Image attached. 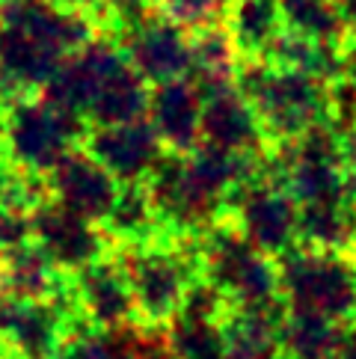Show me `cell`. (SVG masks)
Here are the masks:
<instances>
[{"label": "cell", "mask_w": 356, "mask_h": 359, "mask_svg": "<svg viewBox=\"0 0 356 359\" xmlns=\"http://www.w3.org/2000/svg\"><path fill=\"white\" fill-rule=\"evenodd\" d=\"M199 262L202 276L232 306L285 303L279 291V262L259 250L226 217L199 235Z\"/></svg>", "instance_id": "277c9868"}, {"label": "cell", "mask_w": 356, "mask_h": 359, "mask_svg": "<svg viewBox=\"0 0 356 359\" xmlns=\"http://www.w3.org/2000/svg\"><path fill=\"white\" fill-rule=\"evenodd\" d=\"M285 318V303L232 306V312L223 318L228 359H288L282 341Z\"/></svg>", "instance_id": "2e32d148"}, {"label": "cell", "mask_w": 356, "mask_h": 359, "mask_svg": "<svg viewBox=\"0 0 356 359\" xmlns=\"http://www.w3.org/2000/svg\"><path fill=\"white\" fill-rule=\"evenodd\" d=\"M202 110H205L202 89L190 78H178L151 86L146 119L158 131L167 151L190 155L202 143Z\"/></svg>", "instance_id": "9a60e30c"}, {"label": "cell", "mask_w": 356, "mask_h": 359, "mask_svg": "<svg viewBox=\"0 0 356 359\" xmlns=\"http://www.w3.org/2000/svg\"><path fill=\"white\" fill-rule=\"evenodd\" d=\"M350 255H353V259H356V243H353V252H350Z\"/></svg>", "instance_id": "60d3db41"}, {"label": "cell", "mask_w": 356, "mask_h": 359, "mask_svg": "<svg viewBox=\"0 0 356 359\" xmlns=\"http://www.w3.org/2000/svg\"><path fill=\"white\" fill-rule=\"evenodd\" d=\"M30 226H33V243H39L69 276L119 252L116 241L110 238L104 226L66 208L57 199L42 202L30 214Z\"/></svg>", "instance_id": "ba28073f"}, {"label": "cell", "mask_w": 356, "mask_h": 359, "mask_svg": "<svg viewBox=\"0 0 356 359\" xmlns=\"http://www.w3.org/2000/svg\"><path fill=\"white\" fill-rule=\"evenodd\" d=\"M341 151H345V170H348L353 196H356V131H350V134L341 137Z\"/></svg>", "instance_id": "4dcf8cb0"}, {"label": "cell", "mask_w": 356, "mask_h": 359, "mask_svg": "<svg viewBox=\"0 0 356 359\" xmlns=\"http://www.w3.org/2000/svg\"><path fill=\"white\" fill-rule=\"evenodd\" d=\"M116 255L131 279L139 324L146 327H167L202 276L199 238L167 232L149 243L122 247Z\"/></svg>", "instance_id": "3957f363"}, {"label": "cell", "mask_w": 356, "mask_h": 359, "mask_svg": "<svg viewBox=\"0 0 356 359\" xmlns=\"http://www.w3.org/2000/svg\"><path fill=\"white\" fill-rule=\"evenodd\" d=\"M89 125L39 95L9 101L4 149L15 170L48 175L71 149L83 146Z\"/></svg>", "instance_id": "8992f818"}, {"label": "cell", "mask_w": 356, "mask_h": 359, "mask_svg": "<svg viewBox=\"0 0 356 359\" xmlns=\"http://www.w3.org/2000/svg\"><path fill=\"white\" fill-rule=\"evenodd\" d=\"M226 220H232L259 250L273 259L300 247V205L264 170L228 199Z\"/></svg>", "instance_id": "52a82bcc"}, {"label": "cell", "mask_w": 356, "mask_h": 359, "mask_svg": "<svg viewBox=\"0 0 356 359\" xmlns=\"http://www.w3.org/2000/svg\"><path fill=\"white\" fill-rule=\"evenodd\" d=\"M12 175H15V163L9 161L4 143H0V205L6 202V194H9V184H12Z\"/></svg>", "instance_id": "d6a6232c"}, {"label": "cell", "mask_w": 356, "mask_h": 359, "mask_svg": "<svg viewBox=\"0 0 356 359\" xmlns=\"http://www.w3.org/2000/svg\"><path fill=\"white\" fill-rule=\"evenodd\" d=\"M0 285L6 297L18 300H62L71 294L69 273L33 241L0 262Z\"/></svg>", "instance_id": "e0dca14e"}, {"label": "cell", "mask_w": 356, "mask_h": 359, "mask_svg": "<svg viewBox=\"0 0 356 359\" xmlns=\"http://www.w3.org/2000/svg\"><path fill=\"white\" fill-rule=\"evenodd\" d=\"M327 122L345 137L356 131V83L348 78H338L329 83L327 93Z\"/></svg>", "instance_id": "484cf974"}, {"label": "cell", "mask_w": 356, "mask_h": 359, "mask_svg": "<svg viewBox=\"0 0 356 359\" xmlns=\"http://www.w3.org/2000/svg\"><path fill=\"white\" fill-rule=\"evenodd\" d=\"M0 359H9V353H6V348H4V344H0Z\"/></svg>", "instance_id": "74e56055"}, {"label": "cell", "mask_w": 356, "mask_h": 359, "mask_svg": "<svg viewBox=\"0 0 356 359\" xmlns=\"http://www.w3.org/2000/svg\"><path fill=\"white\" fill-rule=\"evenodd\" d=\"M348 324L309 312H288L282 327L288 359H338Z\"/></svg>", "instance_id": "7402d4cb"}, {"label": "cell", "mask_w": 356, "mask_h": 359, "mask_svg": "<svg viewBox=\"0 0 356 359\" xmlns=\"http://www.w3.org/2000/svg\"><path fill=\"white\" fill-rule=\"evenodd\" d=\"M98 18L54 0H6L0 12V95H39L71 54L98 36Z\"/></svg>", "instance_id": "6da1fadb"}, {"label": "cell", "mask_w": 356, "mask_h": 359, "mask_svg": "<svg viewBox=\"0 0 356 359\" xmlns=\"http://www.w3.org/2000/svg\"><path fill=\"white\" fill-rule=\"evenodd\" d=\"M158 0H104V15H101V24H110V30L116 33L125 24H131L137 18L155 12Z\"/></svg>", "instance_id": "83f0119b"}, {"label": "cell", "mask_w": 356, "mask_h": 359, "mask_svg": "<svg viewBox=\"0 0 356 359\" xmlns=\"http://www.w3.org/2000/svg\"><path fill=\"white\" fill-rule=\"evenodd\" d=\"M71 297L83 320L104 330L139 324L131 279L119 255H107L71 276Z\"/></svg>", "instance_id": "7c38bea8"}, {"label": "cell", "mask_w": 356, "mask_h": 359, "mask_svg": "<svg viewBox=\"0 0 356 359\" xmlns=\"http://www.w3.org/2000/svg\"><path fill=\"white\" fill-rule=\"evenodd\" d=\"M134 359H175L167 341V327H146V339Z\"/></svg>", "instance_id": "f1b7e54d"}, {"label": "cell", "mask_w": 356, "mask_h": 359, "mask_svg": "<svg viewBox=\"0 0 356 359\" xmlns=\"http://www.w3.org/2000/svg\"><path fill=\"white\" fill-rule=\"evenodd\" d=\"M202 143L235 151V155H249V158H264L273 149L256 107L249 104V98L238 86L205 95Z\"/></svg>", "instance_id": "5bb4252c"}, {"label": "cell", "mask_w": 356, "mask_h": 359, "mask_svg": "<svg viewBox=\"0 0 356 359\" xmlns=\"http://www.w3.org/2000/svg\"><path fill=\"white\" fill-rule=\"evenodd\" d=\"M48 187L50 199L62 202L66 208L95 223H104L122 190V182L95 155H89L83 146H78L48 172Z\"/></svg>", "instance_id": "4fadbf2b"}, {"label": "cell", "mask_w": 356, "mask_h": 359, "mask_svg": "<svg viewBox=\"0 0 356 359\" xmlns=\"http://www.w3.org/2000/svg\"><path fill=\"white\" fill-rule=\"evenodd\" d=\"M338 359H356V324H348L345 339H341Z\"/></svg>", "instance_id": "836d02e7"}, {"label": "cell", "mask_w": 356, "mask_h": 359, "mask_svg": "<svg viewBox=\"0 0 356 359\" xmlns=\"http://www.w3.org/2000/svg\"><path fill=\"white\" fill-rule=\"evenodd\" d=\"M6 119H9V101L0 95V143H4V137H6Z\"/></svg>", "instance_id": "d590c367"}, {"label": "cell", "mask_w": 356, "mask_h": 359, "mask_svg": "<svg viewBox=\"0 0 356 359\" xmlns=\"http://www.w3.org/2000/svg\"><path fill=\"white\" fill-rule=\"evenodd\" d=\"M9 359H60V356H9Z\"/></svg>", "instance_id": "8d00e7d4"}, {"label": "cell", "mask_w": 356, "mask_h": 359, "mask_svg": "<svg viewBox=\"0 0 356 359\" xmlns=\"http://www.w3.org/2000/svg\"><path fill=\"white\" fill-rule=\"evenodd\" d=\"M356 243V199L300 205V247L353 252Z\"/></svg>", "instance_id": "ffe728a7"}, {"label": "cell", "mask_w": 356, "mask_h": 359, "mask_svg": "<svg viewBox=\"0 0 356 359\" xmlns=\"http://www.w3.org/2000/svg\"><path fill=\"white\" fill-rule=\"evenodd\" d=\"M83 149L104 163L122 184H146L167 155V146L160 143L149 119L89 128Z\"/></svg>", "instance_id": "8fae6325"}, {"label": "cell", "mask_w": 356, "mask_h": 359, "mask_svg": "<svg viewBox=\"0 0 356 359\" xmlns=\"http://www.w3.org/2000/svg\"><path fill=\"white\" fill-rule=\"evenodd\" d=\"M279 4H282L285 30L291 33L327 45H341L350 36V27L333 0H279Z\"/></svg>", "instance_id": "cb8c5ba5"}, {"label": "cell", "mask_w": 356, "mask_h": 359, "mask_svg": "<svg viewBox=\"0 0 356 359\" xmlns=\"http://www.w3.org/2000/svg\"><path fill=\"white\" fill-rule=\"evenodd\" d=\"M4 4H6V0H0V12H4Z\"/></svg>", "instance_id": "ab89813d"}, {"label": "cell", "mask_w": 356, "mask_h": 359, "mask_svg": "<svg viewBox=\"0 0 356 359\" xmlns=\"http://www.w3.org/2000/svg\"><path fill=\"white\" fill-rule=\"evenodd\" d=\"M279 262V291L288 312L321 315L338 324L356 318V259L350 252L297 247Z\"/></svg>", "instance_id": "5b68a950"}, {"label": "cell", "mask_w": 356, "mask_h": 359, "mask_svg": "<svg viewBox=\"0 0 356 359\" xmlns=\"http://www.w3.org/2000/svg\"><path fill=\"white\" fill-rule=\"evenodd\" d=\"M226 27L244 57H261L285 30V15L279 0H232Z\"/></svg>", "instance_id": "44dd1931"}, {"label": "cell", "mask_w": 356, "mask_h": 359, "mask_svg": "<svg viewBox=\"0 0 356 359\" xmlns=\"http://www.w3.org/2000/svg\"><path fill=\"white\" fill-rule=\"evenodd\" d=\"M240 48L235 42V36L228 33L226 24L217 27H205L193 33V50H190V74L202 95H214L223 89L235 86L238 69H240Z\"/></svg>", "instance_id": "ac0fdd59"}, {"label": "cell", "mask_w": 356, "mask_h": 359, "mask_svg": "<svg viewBox=\"0 0 356 359\" xmlns=\"http://www.w3.org/2000/svg\"><path fill=\"white\" fill-rule=\"evenodd\" d=\"M6 297V294H4V285H0V300H4Z\"/></svg>", "instance_id": "f35d334b"}, {"label": "cell", "mask_w": 356, "mask_h": 359, "mask_svg": "<svg viewBox=\"0 0 356 359\" xmlns=\"http://www.w3.org/2000/svg\"><path fill=\"white\" fill-rule=\"evenodd\" d=\"M74 297L62 300H0V344L9 356H60L71 320L78 318Z\"/></svg>", "instance_id": "30bf717a"}, {"label": "cell", "mask_w": 356, "mask_h": 359, "mask_svg": "<svg viewBox=\"0 0 356 359\" xmlns=\"http://www.w3.org/2000/svg\"><path fill=\"white\" fill-rule=\"evenodd\" d=\"M119 48L131 66L143 78L158 86L167 81H178L190 74V50H193V33L175 24L163 12H149L131 24L116 30Z\"/></svg>", "instance_id": "9c48e42d"}, {"label": "cell", "mask_w": 356, "mask_h": 359, "mask_svg": "<svg viewBox=\"0 0 356 359\" xmlns=\"http://www.w3.org/2000/svg\"><path fill=\"white\" fill-rule=\"evenodd\" d=\"M116 241V247H137V243H149L160 235H167L163 220L151 202V194L146 184H122L116 202L101 223Z\"/></svg>", "instance_id": "d6986e66"}, {"label": "cell", "mask_w": 356, "mask_h": 359, "mask_svg": "<svg viewBox=\"0 0 356 359\" xmlns=\"http://www.w3.org/2000/svg\"><path fill=\"white\" fill-rule=\"evenodd\" d=\"M341 78L356 83V33L341 42Z\"/></svg>", "instance_id": "f546056e"}, {"label": "cell", "mask_w": 356, "mask_h": 359, "mask_svg": "<svg viewBox=\"0 0 356 359\" xmlns=\"http://www.w3.org/2000/svg\"><path fill=\"white\" fill-rule=\"evenodd\" d=\"M235 86L249 98L271 143H291L327 122L329 83L309 72L276 66L267 57H244Z\"/></svg>", "instance_id": "7a4b0ae2"}, {"label": "cell", "mask_w": 356, "mask_h": 359, "mask_svg": "<svg viewBox=\"0 0 356 359\" xmlns=\"http://www.w3.org/2000/svg\"><path fill=\"white\" fill-rule=\"evenodd\" d=\"M54 4L66 6L71 12H83V15H95L98 21L104 15V0H54Z\"/></svg>", "instance_id": "1f68e13d"}, {"label": "cell", "mask_w": 356, "mask_h": 359, "mask_svg": "<svg viewBox=\"0 0 356 359\" xmlns=\"http://www.w3.org/2000/svg\"><path fill=\"white\" fill-rule=\"evenodd\" d=\"M167 341L175 359H228L223 320L175 315L167 324Z\"/></svg>", "instance_id": "603a6c76"}, {"label": "cell", "mask_w": 356, "mask_h": 359, "mask_svg": "<svg viewBox=\"0 0 356 359\" xmlns=\"http://www.w3.org/2000/svg\"><path fill=\"white\" fill-rule=\"evenodd\" d=\"M333 4L341 12V18H345L350 33H356V0H333Z\"/></svg>", "instance_id": "e575fe53"}, {"label": "cell", "mask_w": 356, "mask_h": 359, "mask_svg": "<svg viewBox=\"0 0 356 359\" xmlns=\"http://www.w3.org/2000/svg\"><path fill=\"white\" fill-rule=\"evenodd\" d=\"M228 6H232V0H158L155 9L172 18L175 24H182L184 30L196 33V30L226 24Z\"/></svg>", "instance_id": "d4e9b609"}, {"label": "cell", "mask_w": 356, "mask_h": 359, "mask_svg": "<svg viewBox=\"0 0 356 359\" xmlns=\"http://www.w3.org/2000/svg\"><path fill=\"white\" fill-rule=\"evenodd\" d=\"M27 241H33L30 214H24L18 208H9V205H0V262Z\"/></svg>", "instance_id": "4316f807"}]
</instances>
